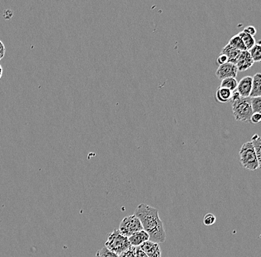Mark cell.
<instances>
[{"label": "cell", "mask_w": 261, "mask_h": 257, "mask_svg": "<svg viewBox=\"0 0 261 257\" xmlns=\"http://www.w3.org/2000/svg\"><path fill=\"white\" fill-rule=\"evenodd\" d=\"M238 70L236 65L227 62L224 65H219L216 71V76L222 81L227 78H235L238 76Z\"/></svg>", "instance_id": "8992f818"}, {"label": "cell", "mask_w": 261, "mask_h": 257, "mask_svg": "<svg viewBox=\"0 0 261 257\" xmlns=\"http://www.w3.org/2000/svg\"><path fill=\"white\" fill-rule=\"evenodd\" d=\"M251 142L254 145L259 161V168L261 169V136L258 134H254L252 137Z\"/></svg>", "instance_id": "9a60e30c"}, {"label": "cell", "mask_w": 261, "mask_h": 257, "mask_svg": "<svg viewBox=\"0 0 261 257\" xmlns=\"http://www.w3.org/2000/svg\"><path fill=\"white\" fill-rule=\"evenodd\" d=\"M131 246L129 238L123 235L117 229H114L108 236V239L105 244V248L118 256L120 254L129 249Z\"/></svg>", "instance_id": "3957f363"}, {"label": "cell", "mask_w": 261, "mask_h": 257, "mask_svg": "<svg viewBox=\"0 0 261 257\" xmlns=\"http://www.w3.org/2000/svg\"><path fill=\"white\" fill-rule=\"evenodd\" d=\"M5 46H4V44H3V42H1V40H0V56H1V57H4V54H5Z\"/></svg>", "instance_id": "4316f807"}, {"label": "cell", "mask_w": 261, "mask_h": 257, "mask_svg": "<svg viewBox=\"0 0 261 257\" xmlns=\"http://www.w3.org/2000/svg\"><path fill=\"white\" fill-rule=\"evenodd\" d=\"M140 248L149 257H161V250L158 243L149 240L141 245Z\"/></svg>", "instance_id": "9c48e42d"}, {"label": "cell", "mask_w": 261, "mask_h": 257, "mask_svg": "<svg viewBox=\"0 0 261 257\" xmlns=\"http://www.w3.org/2000/svg\"><path fill=\"white\" fill-rule=\"evenodd\" d=\"M96 257H119V256L110 252L107 248L103 247L96 253Z\"/></svg>", "instance_id": "ffe728a7"}, {"label": "cell", "mask_w": 261, "mask_h": 257, "mask_svg": "<svg viewBox=\"0 0 261 257\" xmlns=\"http://www.w3.org/2000/svg\"><path fill=\"white\" fill-rule=\"evenodd\" d=\"M136 257H149L146 254L140 249V247H136Z\"/></svg>", "instance_id": "484cf974"}, {"label": "cell", "mask_w": 261, "mask_h": 257, "mask_svg": "<svg viewBox=\"0 0 261 257\" xmlns=\"http://www.w3.org/2000/svg\"><path fill=\"white\" fill-rule=\"evenodd\" d=\"M241 52L242 51L235 49V48H232L230 45L227 44L226 46L223 48L221 54L227 56V59H228V62L236 65L237 62H238V59H239L240 56H241Z\"/></svg>", "instance_id": "8fae6325"}, {"label": "cell", "mask_w": 261, "mask_h": 257, "mask_svg": "<svg viewBox=\"0 0 261 257\" xmlns=\"http://www.w3.org/2000/svg\"><path fill=\"white\" fill-rule=\"evenodd\" d=\"M253 88H252L250 98L261 97V74L258 73L253 77Z\"/></svg>", "instance_id": "4fadbf2b"}, {"label": "cell", "mask_w": 261, "mask_h": 257, "mask_svg": "<svg viewBox=\"0 0 261 257\" xmlns=\"http://www.w3.org/2000/svg\"><path fill=\"white\" fill-rule=\"evenodd\" d=\"M254 63V61H253L249 51H244L241 52V56H240L239 59L237 62L236 66L238 68V71L244 72V71H247V70L252 68Z\"/></svg>", "instance_id": "ba28073f"}, {"label": "cell", "mask_w": 261, "mask_h": 257, "mask_svg": "<svg viewBox=\"0 0 261 257\" xmlns=\"http://www.w3.org/2000/svg\"><path fill=\"white\" fill-rule=\"evenodd\" d=\"M251 103L253 113H259L261 115V97L251 98Z\"/></svg>", "instance_id": "d6986e66"}, {"label": "cell", "mask_w": 261, "mask_h": 257, "mask_svg": "<svg viewBox=\"0 0 261 257\" xmlns=\"http://www.w3.org/2000/svg\"><path fill=\"white\" fill-rule=\"evenodd\" d=\"M233 92L227 88L219 87L217 89L216 94H215V98L217 101L221 103H227L231 101L233 98Z\"/></svg>", "instance_id": "7c38bea8"}, {"label": "cell", "mask_w": 261, "mask_h": 257, "mask_svg": "<svg viewBox=\"0 0 261 257\" xmlns=\"http://www.w3.org/2000/svg\"><path fill=\"white\" fill-rule=\"evenodd\" d=\"M238 82L236 78H227L221 81V86L222 88H227L230 91L235 92L238 88Z\"/></svg>", "instance_id": "ac0fdd59"}, {"label": "cell", "mask_w": 261, "mask_h": 257, "mask_svg": "<svg viewBox=\"0 0 261 257\" xmlns=\"http://www.w3.org/2000/svg\"><path fill=\"white\" fill-rule=\"evenodd\" d=\"M134 214L141 222L143 230L149 235L150 241L158 244L166 242V231L163 221L159 217L158 210L146 204H140Z\"/></svg>", "instance_id": "6da1fadb"}, {"label": "cell", "mask_w": 261, "mask_h": 257, "mask_svg": "<svg viewBox=\"0 0 261 257\" xmlns=\"http://www.w3.org/2000/svg\"><path fill=\"white\" fill-rule=\"evenodd\" d=\"M238 35H239L240 37L242 39L243 42H244L247 51H250V50L256 45V39H255L254 36H250V35L244 33V31L240 32Z\"/></svg>", "instance_id": "2e32d148"}, {"label": "cell", "mask_w": 261, "mask_h": 257, "mask_svg": "<svg viewBox=\"0 0 261 257\" xmlns=\"http://www.w3.org/2000/svg\"><path fill=\"white\" fill-rule=\"evenodd\" d=\"M250 122L255 125L259 124L261 122V115L259 113H253L250 118Z\"/></svg>", "instance_id": "cb8c5ba5"}, {"label": "cell", "mask_w": 261, "mask_h": 257, "mask_svg": "<svg viewBox=\"0 0 261 257\" xmlns=\"http://www.w3.org/2000/svg\"><path fill=\"white\" fill-rule=\"evenodd\" d=\"M240 160L244 168L254 171L259 168V161L254 145L251 141L244 143L239 152Z\"/></svg>", "instance_id": "277c9868"}, {"label": "cell", "mask_w": 261, "mask_h": 257, "mask_svg": "<svg viewBox=\"0 0 261 257\" xmlns=\"http://www.w3.org/2000/svg\"><path fill=\"white\" fill-rule=\"evenodd\" d=\"M2 57H1V56H0V60H1V59H2Z\"/></svg>", "instance_id": "f1b7e54d"}, {"label": "cell", "mask_w": 261, "mask_h": 257, "mask_svg": "<svg viewBox=\"0 0 261 257\" xmlns=\"http://www.w3.org/2000/svg\"><path fill=\"white\" fill-rule=\"evenodd\" d=\"M119 257H136V247L131 246L129 249L120 254Z\"/></svg>", "instance_id": "7402d4cb"}, {"label": "cell", "mask_w": 261, "mask_h": 257, "mask_svg": "<svg viewBox=\"0 0 261 257\" xmlns=\"http://www.w3.org/2000/svg\"><path fill=\"white\" fill-rule=\"evenodd\" d=\"M129 240L131 246L140 247L143 243L149 241V235L147 232L143 230V231H140L139 232L132 234L131 237H129Z\"/></svg>", "instance_id": "30bf717a"}, {"label": "cell", "mask_w": 261, "mask_h": 257, "mask_svg": "<svg viewBox=\"0 0 261 257\" xmlns=\"http://www.w3.org/2000/svg\"><path fill=\"white\" fill-rule=\"evenodd\" d=\"M254 62H261V41L256 43V45L249 51Z\"/></svg>", "instance_id": "e0dca14e"}, {"label": "cell", "mask_w": 261, "mask_h": 257, "mask_svg": "<svg viewBox=\"0 0 261 257\" xmlns=\"http://www.w3.org/2000/svg\"><path fill=\"white\" fill-rule=\"evenodd\" d=\"M253 77L247 76L241 79L238 83V88H237V92L241 95V97L247 98L250 97V94L253 88Z\"/></svg>", "instance_id": "52a82bcc"}, {"label": "cell", "mask_w": 261, "mask_h": 257, "mask_svg": "<svg viewBox=\"0 0 261 257\" xmlns=\"http://www.w3.org/2000/svg\"><path fill=\"white\" fill-rule=\"evenodd\" d=\"M243 31H244V33H247V34L250 35V36H254L257 33V30H256V28H255L254 26H251V25L246 27Z\"/></svg>", "instance_id": "603a6c76"}, {"label": "cell", "mask_w": 261, "mask_h": 257, "mask_svg": "<svg viewBox=\"0 0 261 257\" xmlns=\"http://www.w3.org/2000/svg\"><path fill=\"white\" fill-rule=\"evenodd\" d=\"M217 62L219 64V65H224L228 62V59H227V56L221 54L217 59Z\"/></svg>", "instance_id": "d4e9b609"}, {"label": "cell", "mask_w": 261, "mask_h": 257, "mask_svg": "<svg viewBox=\"0 0 261 257\" xmlns=\"http://www.w3.org/2000/svg\"><path fill=\"white\" fill-rule=\"evenodd\" d=\"M141 222L134 214L124 217L120 224L119 231L125 237H131L132 234L143 231Z\"/></svg>", "instance_id": "5b68a950"}, {"label": "cell", "mask_w": 261, "mask_h": 257, "mask_svg": "<svg viewBox=\"0 0 261 257\" xmlns=\"http://www.w3.org/2000/svg\"><path fill=\"white\" fill-rule=\"evenodd\" d=\"M228 45H230L232 48L238 50V51H247L244 42H243L242 39H241V38L240 37L238 34L235 35V36H233V37L230 39Z\"/></svg>", "instance_id": "5bb4252c"}, {"label": "cell", "mask_w": 261, "mask_h": 257, "mask_svg": "<svg viewBox=\"0 0 261 257\" xmlns=\"http://www.w3.org/2000/svg\"><path fill=\"white\" fill-rule=\"evenodd\" d=\"M2 74H3L2 67H1V65H0V79L1 78V76H2Z\"/></svg>", "instance_id": "83f0119b"}, {"label": "cell", "mask_w": 261, "mask_h": 257, "mask_svg": "<svg viewBox=\"0 0 261 257\" xmlns=\"http://www.w3.org/2000/svg\"><path fill=\"white\" fill-rule=\"evenodd\" d=\"M215 222H216V217H215L213 214L209 213V214H207V215L204 217V223L205 226H213V225L215 224Z\"/></svg>", "instance_id": "44dd1931"}, {"label": "cell", "mask_w": 261, "mask_h": 257, "mask_svg": "<svg viewBox=\"0 0 261 257\" xmlns=\"http://www.w3.org/2000/svg\"><path fill=\"white\" fill-rule=\"evenodd\" d=\"M231 101L235 120L239 122L250 121V118L253 115L251 98L250 97L244 98L241 97L237 91H235L233 92Z\"/></svg>", "instance_id": "7a4b0ae2"}]
</instances>
